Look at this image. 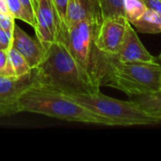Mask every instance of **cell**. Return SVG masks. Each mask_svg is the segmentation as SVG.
<instances>
[{
	"label": "cell",
	"instance_id": "obj_1",
	"mask_svg": "<svg viewBox=\"0 0 161 161\" xmlns=\"http://www.w3.org/2000/svg\"><path fill=\"white\" fill-rule=\"evenodd\" d=\"M34 72L38 89L65 95L100 91L61 42H53L46 46L43 58Z\"/></svg>",
	"mask_w": 161,
	"mask_h": 161
},
{
	"label": "cell",
	"instance_id": "obj_2",
	"mask_svg": "<svg viewBox=\"0 0 161 161\" xmlns=\"http://www.w3.org/2000/svg\"><path fill=\"white\" fill-rule=\"evenodd\" d=\"M20 112L42 114L68 122L115 126L114 123L78 104L65 94L42 90L31 89L19 101Z\"/></svg>",
	"mask_w": 161,
	"mask_h": 161
},
{
	"label": "cell",
	"instance_id": "obj_3",
	"mask_svg": "<svg viewBox=\"0 0 161 161\" xmlns=\"http://www.w3.org/2000/svg\"><path fill=\"white\" fill-rule=\"evenodd\" d=\"M102 18H89L68 27L65 44L71 54L100 88L108 74L111 55L101 52L96 45V35Z\"/></svg>",
	"mask_w": 161,
	"mask_h": 161
},
{
	"label": "cell",
	"instance_id": "obj_4",
	"mask_svg": "<svg viewBox=\"0 0 161 161\" xmlns=\"http://www.w3.org/2000/svg\"><path fill=\"white\" fill-rule=\"evenodd\" d=\"M102 86L121 91L130 98L156 92L161 89V65L158 62H122L111 56Z\"/></svg>",
	"mask_w": 161,
	"mask_h": 161
},
{
	"label": "cell",
	"instance_id": "obj_5",
	"mask_svg": "<svg viewBox=\"0 0 161 161\" xmlns=\"http://www.w3.org/2000/svg\"><path fill=\"white\" fill-rule=\"evenodd\" d=\"M94 113L103 116L121 126L147 125L161 123L139 108L131 100L123 101L103 94L100 91L92 93L67 95Z\"/></svg>",
	"mask_w": 161,
	"mask_h": 161
},
{
	"label": "cell",
	"instance_id": "obj_6",
	"mask_svg": "<svg viewBox=\"0 0 161 161\" xmlns=\"http://www.w3.org/2000/svg\"><path fill=\"white\" fill-rule=\"evenodd\" d=\"M38 88L34 69L23 76L0 75V117L20 113L19 101L29 90Z\"/></svg>",
	"mask_w": 161,
	"mask_h": 161
},
{
	"label": "cell",
	"instance_id": "obj_7",
	"mask_svg": "<svg viewBox=\"0 0 161 161\" xmlns=\"http://www.w3.org/2000/svg\"><path fill=\"white\" fill-rule=\"evenodd\" d=\"M36 1V36L46 47L53 42L61 41L58 17L53 0Z\"/></svg>",
	"mask_w": 161,
	"mask_h": 161
},
{
	"label": "cell",
	"instance_id": "obj_8",
	"mask_svg": "<svg viewBox=\"0 0 161 161\" xmlns=\"http://www.w3.org/2000/svg\"><path fill=\"white\" fill-rule=\"evenodd\" d=\"M128 25L129 22L124 16L102 19L95 41L98 49L107 55H117Z\"/></svg>",
	"mask_w": 161,
	"mask_h": 161
},
{
	"label": "cell",
	"instance_id": "obj_9",
	"mask_svg": "<svg viewBox=\"0 0 161 161\" xmlns=\"http://www.w3.org/2000/svg\"><path fill=\"white\" fill-rule=\"evenodd\" d=\"M116 58L122 62H143V63H157V58H155L145 48L140 40L132 25L129 23L127 29L121 45V48Z\"/></svg>",
	"mask_w": 161,
	"mask_h": 161
},
{
	"label": "cell",
	"instance_id": "obj_10",
	"mask_svg": "<svg viewBox=\"0 0 161 161\" xmlns=\"http://www.w3.org/2000/svg\"><path fill=\"white\" fill-rule=\"evenodd\" d=\"M12 47L19 51L31 69L36 68L43 58L46 47L36 37L27 35L18 25H14Z\"/></svg>",
	"mask_w": 161,
	"mask_h": 161
},
{
	"label": "cell",
	"instance_id": "obj_11",
	"mask_svg": "<svg viewBox=\"0 0 161 161\" xmlns=\"http://www.w3.org/2000/svg\"><path fill=\"white\" fill-rule=\"evenodd\" d=\"M89 18H102L97 0H68L66 12L67 28Z\"/></svg>",
	"mask_w": 161,
	"mask_h": 161
},
{
	"label": "cell",
	"instance_id": "obj_12",
	"mask_svg": "<svg viewBox=\"0 0 161 161\" xmlns=\"http://www.w3.org/2000/svg\"><path fill=\"white\" fill-rule=\"evenodd\" d=\"M130 100L142 111L161 122V90L149 94L131 97Z\"/></svg>",
	"mask_w": 161,
	"mask_h": 161
},
{
	"label": "cell",
	"instance_id": "obj_13",
	"mask_svg": "<svg viewBox=\"0 0 161 161\" xmlns=\"http://www.w3.org/2000/svg\"><path fill=\"white\" fill-rule=\"evenodd\" d=\"M131 25L141 33L158 34L161 33V14L147 8L144 14Z\"/></svg>",
	"mask_w": 161,
	"mask_h": 161
},
{
	"label": "cell",
	"instance_id": "obj_14",
	"mask_svg": "<svg viewBox=\"0 0 161 161\" xmlns=\"http://www.w3.org/2000/svg\"><path fill=\"white\" fill-rule=\"evenodd\" d=\"M102 19L125 17V0H97Z\"/></svg>",
	"mask_w": 161,
	"mask_h": 161
},
{
	"label": "cell",
	"instance_id": "obj_15",
	"mask_svg": "<svg viewBox=\"0 0 161 161\" xmlns=\"http://www.w3.org/2000/svg\"><path fill=\"white\" fill-rule=\"evenodd\" d=\"M8 59L16 76H23L32 70L24 56L12 46L8 50Z\"/></svg>",
	"mask_w": 161,
	"mask_h": 161
},
{
	"label": "cell",
	"instance_id": "obj_16",
	"mask_svg": "<svg viewBox=\"0 0 161 161\" xmlns=\"http://www.w3.org/2000/svg\"><path fill=\"white\" fill-rule=\"evenodd\" d=\"M124 8L125 17L130 24L140 19L147 10L142 0H125Z\"/></svg>",
	"mask_w": 161,
	"mask_h": 161
},
{
	"label": "cell",
	"instance_id": "obj_17",
	"mask_svg": "<svg viewBox=\"0 0 161 161\" xmlns=\"http://www.w3.org/2000/svg\"><path fill=\"white\" fill-rule=\"evenodd\" d=\"M6 1H7V5H8L9 13L15 19L24 21V22L27 23L28 25H30L33 28H35V26H36L35 21L27 14V12L22 6L20 0H6Z\"/></svg>",
	"mask_w": 161,
	"mask_h": 161
},
{
	"label": "cell",
	"instance_id": "obj_18",
	"mask_svg": "<svg viewBox=\"0 0 161 161\" xmlns=\"http://www.w3.org/2000/svg\"><path fill=\"white\" fill-rule=\"evenodd\" d=\"M59 25H60V31H61V42L65 43L66 38H67V33H68V28H67V24H66V12H67V4L68 0H53Z\"/></svg>",
	"mask_w": 161,
	"mask_h": 161
},
{
	"label": "cell",
	"instance_id": "obj_19",
	"mask_svg": "<svg viewBox=\"0 0 161 161\" xmlns=\"http://www.w3.org/2000/svg\"><path fill=\"white\" fill-rule=\"evenodd\" d=\"M0 75L16 76L8 59V51L0 49Z\"/></svg>",
	"mask_w": 161,
	"mask_h": 161
},
{
	"label": "cell",
	"instance_id": "obj_20",
	"mask_svg": "<svg viewBox=\"0 0 161 161\" xmlns=\"http://www.w3.org/2000/svg\"><path fill=\"white\" fill-rule=\"evenodd\" d=\"M15 25V18L11 14L0 13V26L7 33L8 38L12 42L13 37V29Z\"/></svg>",
	"mask_w": 161,
	"mask_h": 161
},
{
	"label": "cell",
	"instance_id": "obj_21",
	"mask_svg": "<svg viewBox=\"0 0 161 161\" xmlns=\"http://www.w3.org/2000/svg\"><path fill=\"white\" fill-rule=\"evenodd\" d=\"M22 6L27 12V14L35 21L36 23V1L35 0H20Z\"/></svg>",
	"mask_w": 161,
	"mask_h": 161
},
{
	"label": "cell",
	"instance_id": "obj_22",
	"mask_svg": "<svg viewBox=\"0 0 161 161\" xmlns=\"http://www.w3.org/2000/svg\"><path fill=\"white\" fill-rule=\"evenodd\" d=\"M0 44L2 49L8 51L9 48L12 46V42L7 35V33L0 27Z\"/></svg>",
	"mask_w": 161,
	"mask_h": 161
},
{
	"label": "cell",
	"instance_id": "obj_23",
	"mask_svg": "<svg viewBox=\"0 0 161 161\" xmlns=\"http://www.w3.org/2000/svg\"><path fill=\"white\" fill-rule=\"evenodd\" d=\"M148 9L161 14V0H142Z\"/></svg>",
	"mask_w": 161,
	"mask_h": 161
},
{
	"label": "cell",
	"instance_id": "obj_24",
	"mask_svg": "<svg viewBox=\"0 0 161 161\" xmlns=\"http://www.w3.org/2000/svg\"><path fill=\"white\" fill-rule=\"evenodd\" d=\"M0 13H5V14H10L8 5H7V1L6 0H0Z\"/></svg>",
	"mask_w": 161,
	"mask_h": 161
},
{
	"label": "cell",
	"instance_id": "obj_25",
	"mask_svg": "<svg viewBox=\"0 0 161 161\" xmlns=\"http://www.w3.org/2000/svg\"><path fill=\"white\" fill-rule=\"evenodd\" d=\"M157 61H158V63L161 65V52H160V54L158 55V57L157 58Z\"/></svg>",
	"mask_w": 161,
	"mask_h": 161
},
{
	"label": "cell",
	"instance_id": "obj_26",
	"mask_svg": "<svg viewBox=\"0 0 161 161\" xmlns=\"http://www.w3.org/2000/svg\"><path fill=\"white\" fill-rule=\"evenodd\" d=\"M0 49H2V47H1V44H0Z\"/></svg>",
	"mask_w": 161,
	"mask_h": 161
},
{
	"label": "cell",
	"instance_id": "obj_27",
	"mask_svg": "<svg viewBox=\"0 0 161 161\" xmlns=\"http://www.w3.org/2000/svg\"><path fill=\"white\" fill-rule=\"evenodd\" d=\"M160 90H161V89H160Z\"/></svg>",
	"mask_w": 161,
	"mask_h": 161
}]
</instances>
